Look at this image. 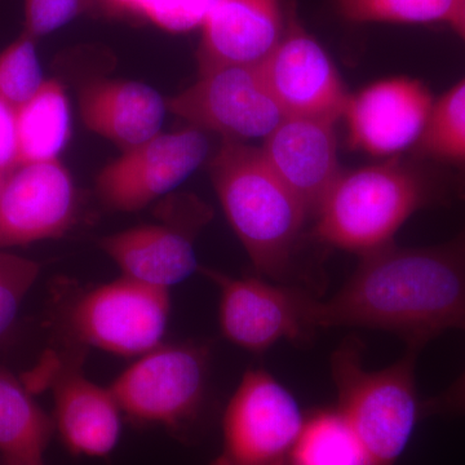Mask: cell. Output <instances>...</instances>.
<instances>
[{"label":"cell","mask_w":465,"mask_h":465,"mask_svg":"<svg viewBox=\"0 0 465 465\" xmlns=\"http://www.w3.org/2000/svg\"><path fill=\"white\" fill-rule=\"evenodd\" d=\"M8 174L0 173V194H2L3 186H5V180H7Z\"/></svg>","instance_id":"cell-32"},{"label":"cell","mask_w":465,"mask_h":465,"mask_svg":"<svg viewBox=\"0 0 465 465\" xmlns=\"http://www.w3.org/2000/svg\"><path fill=\"white\" fill-rule=\"evenodd\" d=\"M269 91L284 116H312L338 121L349 94L332 61L316 39L298 25L260 65Z\"/></svg>","instance_id":"cell-12"},{"label":"cell","mask_w":465,"mask_h":465,"mask_svg":"<svg viewBox=\"0 0 465 465\" xmlns=\"http://www.w3.org/2000/svg\"><path fill=\"white\" fill-rule=\"evenodd\" d=\"M146 2L148 0H104V3L112 11L121 12V14L136 15V16H142Z\"/></svg>","instance_id":"cell-30"},{"label":"cell","mask_w":465,"mask_h":465,"mask_svg":"<svg viewBox=\"0 0 465 465\" xmlns=\"http://www.w3.org/2000/svg\"><path fill=\"white\" fill-rule=\"evenodd\" d=\"M423 414H465V371L443 393L423 402Z\"/></svg>","instance_id":"cell-29"},{"label":"cell","mask_w":465,"mask_h":465,"mask_svg":"<svg viewBox=\"0 0 465 465\" xmlns=\"http://www.w3.org/2000/svg\"><path fill=\"white\" fill-rule=\"evenodd\" d=\"M210 349L204 344H161L140 356L110 385L128 418L179 428L194 420L206 402Z\"/></svg>","instance_id":"cell-6"},{"label":"cell","mask_w":465,"mask_h":465,"mask_svg":"<svg viewBox=\"0 0 465 465\" xmlns=\"http://www.w3.org/2000/svg\"><path fill=\"white\" fill-rule=\"evenodd\" d=\"M284 33L280 0H217L202 25L200 73L262 65Z\"/></svg>","instance_id":"cell-15"},{"label":"cell","mask_w":465,"mask_h":465,"mask_svg":"<svg viewBox=\"0 0 465 465\" xmlns=\"http://www.w3.org/2000/svg\"><path fill=\"white\" fill-rule=\"evenodd\" d=\"M415 153L424 159L465 164V78L433 104Z\"/></svg>","instance_id":"cell-22"},{"label":"cell","mask_w":465,"mask_h":465,"mask_svg":"<svg viewBox=\"0 0 465 465\" xmlns=\"http://www.w3.org/2000/svg\"><path fill=\"white\" fill-rule=\"evenodd\" d=\"M210 170L226 219L256 271L286 281L293 273L308 211L274 173L262 149L225 139Z\"/></svg>","instance_id":"cell-2"},{"label":"cell","mask_w":465,"mask_h":465,"mask_svg":"<svg viewBox=\"0 0 465 465\" xmlns=\"http://www.w3.org/2000/svg\"><path fill=\"white\" fill-rule=\"evenodd\" d=\"M452 25L458 30V33L465 39V0H460L451 20Z\"/></svg>","instance_id":"cell-31"},{"label":"cell","mask_w":465,"mask_h":465,"mask_svg":"<svg viewBox=\"0 0 465 465\" xmlns=\"http://www.w3.org/2000/svg\"><path fill=\"white\" fill-rule=\"evenodd\" d=\"M54 430L76 457H108L121 437V407L110 388L94 384L81 357L60 367L54 381Z\"/></svg>","instance_id":"cell-16"},{"label":"cell","mask_w":465,"mask_h":465,"mask_svg":"<svg viewBox=\"0 0 465 465\" xmlns=\"http://www.w3.org/2000/svg\"><path fill=\"white\" fill-rule=\"evenodd\" d=\"M418 351L409 348L405 357L378 371L363 365L362 344L357 339L344 341L333 351L338 409L356 433L369 465L396 464L423 415L415 385Z\"/></svg>","instance_id":"cell-3"},{"label":"cell","mask_w":465,"mask_h":465,"mask_svg":"<svg viewBox=\"0 0 465 465\" xmlns=\"http://www.w3.org/2000/svg\"><path fill=\"white\" fill-rule=\"evenodd\" d=\"M15 114L18 166L56 161L72 134L69 100L63 85L45 81L38 94Z\"/></svg>","instance_id":"cell-20"},{"label":"cell","mask_w":465,"mask_h":465,"mask_svg":"<svg viewBox=\"0 0 465 465\" xmlns=\"http://www.w3.org/2000/svg\"><path fill=\"white\" fill-rule=\"evenodd\" d=\"M217 0H148L142 17L159 29L186 33L202 27Z\"/></svg>","instance_id":"cell-26"},{"label":"cell","mask_w":465,"mask_h":465,"mask_svg":"<svg viewBox=\"0 0 465 465\" xmlns=\"http://www.w3.org/2000/svg\"><path fill=\"white\" fill-rule=\"evenodd\" d=\"M45 414L16 376L0 367V454L21 465H45L43 457L54 432Z\"/></svg>","instance_id":"cell-19"},{"label":"cell","mask_w":465,"mask_h":465,"mask_svg":"<svg viewBox=\"0 0 465 465\" xmlns=\"http://www.w3.org/2000/svg\"><path fill=\"white\" fill-rule=\"evenodd\" d=\"M85 0H25L27 35L35 39L60 29L84 8Z\"/></svg>","instance_id":"cell-27"},{"label":"cell","mask_w":465,"mask_h":465,"mask_svg":"<svg viewBox=\"0 0 465 465\" xmlns=\"http://www.w3.org/2000/svg\"><path fill=\"white\" fill-rule=\"evenodd\" d=\"M460 0H336L342 16L357 23H451Z\"/></svg>","instance_id":"cell-23"},{"label":"cell","mask_w":465,"mask_h":465,"mask_svg":"<svg viewBox=\"0 0 465 465\" xmlns=\"http://www.w3.org/2000/svg\"><path fill=\"white\" fill-rule=\"evenodd\" d=\"M271 465H287V459H282V460L277 461V463Z\"/></svg>","instance_id":"cell-33"},{"label":"cell","mask_w":465,"mask_h":465,"mask_svg":"<svg viewBox=\"0 0 465 465\" xmlns=\"http://www.w3.org/2000/svg\"><path fill=\"white\" fill-rule=\"evenodd\" d=\"M200 269L219 287L220 329L232 344L262 353L282 341H307L314 332L308 322L313 298L308 291Z\"/></svg>","instance_id":"cell-9"},{"label":"cell","mask_w":465,"mask_h":465,"mask_svg":"<svg viewBox=\"0 0 465 465\" xmlns=\"http://www.w3.org/2000/svg\"><path fill=\"white\" fill-rule=\"evenodd\" d=\"M99 244L122 275L159 289L168 290L200 269L191 237L170 226H137L106 235Z\"/></svg>","instance_id":"cell-18"},{"label":"cell","mask_w":465,"mask_h":465,"mask_svg":"<svg viewBox=\"0 0 465 465\" xmlns=\"http://www.w3.org/2000/svg\"><path fill=\"white\" fill-rule=\"evenodd\" d=\"M84 124L124 150L161 134L167 103L149 85L131 81L91 82L79 94Z\"/></svg>","instance_id":"cell-17"},{"label":"cell","mask_w":465,"mask_h":465,"mask_svg":"<svg viewBox=\"0 0 465 465\" xmlns=\"http://www.w3.org/2000/svg\"><path fill=\"white\" fill-rule=\"evenodd\" d=\"M45 82L34 38L26 33L0 54V101L15 112L32 100Z\"/></svg>","instance_id":"cell-24"},{"label":"cell","mask_w":465,"mask_h":465,"mask_svg":"<svg viewBox=\"0 0 465 465\" xmlns=\"http://www.w3.org/2000/svg\"><path fill=\"white\" fill-rule=\"evenodd\" d=\"M170 311L168 290L122 275L70 299L60 312V326L79 347L140 357L162 344Z\"/></svg>","instance_id":"cell-5"},{"label":"cell","mask_w":465,"mask_h":465,"mask_svg":"<svg viewBox=\"0 0 465 465\" xmlns=\"http://www.w3.org/2000/svg\"><path fill=\"white\" fill-rule=\"evenodd\" d=\"M208 142L198 128L159 134L124 154L97 176V192L106 206L134 213L173 191L207 157Z\"/></svg>","instance_id":"cell-10"},{"label":"cell","mask_w":465,"mask_h":465,"mask_svg":"<svg viewBox=\"0 0 465 465\" xmlns=\"http://www.w3.org/2000/svg\"><path fill=\"white\" fill-rule=\"evenodd\" d=\"M173 114L228 140L265 139L284 118L260 66H222L166 101Z\"/></svg>","instance_id":"cell-8"},{"label":"cell","mask_w":465,"mask_h":465,"mask_svg":"<svg viewBox=\"0 0 465 465\" xmlns=\"http://www.w3.org/2000/svg\"><path fill=\"white\" fill-rule=\"evenodd\" d=\"M2 465H21V464L8 463V461L3 460V464Z\"/></svg>","instance_id":"cell-34"},{"label":"cell","mask_w":465,"mask_h":465,"mask_svg":"<svg viewBox=\"0 0 465 465\" xmlns=\"http://www.w3.org/2000/svg\"><path fill=\"white\" fill-rule=\"evenodd\" d=\"M335 121L284 116L264 139L262 152L274 173L316 217L339 174Z\"/></svg>","instance_id":"cell-14"},{"label":"cell","mask_w":465,"mask_h":465,"mask_svg":"<svg viewBox=\"0 0 465 465\" xmlns=\"http://www.w3.org/2000/svg\"><path fill=\"white\" fill-rule=\"evenodd\" d=\"M428 197L423 177L399 159L341 171L314 217L312 235L321 243L365 256L390 246Z\"/></svg>","instance_id":"cell-4"},{"label":"cell","mask_w":465,"mask_h":465,"mask_svg":"<svg viewBox=\"0 0 465 465\" xmlns=\"http://www.w3.org/2000/svg\"><path fill=\"white\" fill-rule=\"evenodd\" d=\"M287 465H369L362 445L336 409L305 416L302 432L287 455Z\"/></svg>","instance_id":"cell-21"},{"label":"cell","mask_w":465,"mask_h":465,"mask_svg":"<svg viewBox=\"0 0 465 465\" xmlns=\"http://www.w3.org/2000/svg\"><path fill=\"white\" fill-rule=\"evenodd\" d=\"M433 99L420 82L407 78L379 82L349 96L344 115L351 146L372 155H391L416 145Z\"/></svg>","instance_id":"cell-13"},{"label":"cell","mask_w":465,"mask_h":465,"mask_svg":"<svg viewBox=\"0 0 465 465\" xmlns=\"http://www.w3.org/2000/svg\"><path fill=\"white\" fill-rule=\"evenodd\" d=\"M41 265L0 250V338L11 329Z\"/></svg>","instance_id":"cell-25"},{"label":"cell","mask_w":465,"mask_h":465,"mask_svg":"<svg viewBox=\"0 0 465 465\" xmlns=\"http://www.w3.org/2000/svg\"><path fill=\"white\" fill-rule=\"evenodd\" d=\"M75 215L74 183L58 159L18 166L0 194V250L61 237Z\"/></svg>","instance_id":"cell-11"},{"label":"cell","mask_w":465,"mask_h":465,"mask_svg":"<svg viewBox=\"0 0 465 465\" xmlns=\"http://www.w3.org/2000/svg\"><path fill=\"white\" fill-rule=\"evenodd\" d=\"M17 167L16 114L0 101V173L9 174Z\"/></svg>","instance_id":"cell-28"},{"label":"cell","mask_w":465,"mask_h":465,"mask_svg":"<svg viewBox=\"0 0 465 465\" xmlns=\"http://www.w3.org/2000/svg\"><path fill=\"white\" fill-rule=\"evenodd\" d=\"M304 420L282 382L265 370H249L226 406L224 443L213 465H271L287 459Z\"/></svg>","instance_id":"cell-7"},{"label":"cell","mask_w":465,"mask_h":465,"mask_svg":"<svg viewBox=\"0 0 465 465\" xmlns=\"http://www.w3.org/2000/svg\"><path fill=\"white\" fill-rule=\"evenodd\" d=\"M312 329L365 327L420 351L448 330L465 331V235L439 247L390 246L362 256L331 299L312 298Z\"/></svg>","instance_id":"cell-1"}]
</instances>
